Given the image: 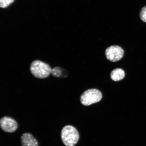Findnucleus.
Segmentation results:
<instances>
[{
    "label": "nucleus",
    "instance_id": "obj_3",
    "mask_svg": "<svg viewBox=\"0 0 146 146\" xmlns=\"http://www.w3.org/2000/svg\"><path fill=\"white\" fill-rule=\"evenodd\" d=\"M102 96V92L98 89H89L82 94L80 98V101L82 105L90 106L100 101Z\"/></svg>",
    "mask_w": 146,
    "mask_h": 146
},
{
    "label": "nucleus",
    "instance_id": "obj_4",
    "mask_svg": "<svg viewBox=\"0 0 146 146\" xmlns=\"http://www.w3.org/2000/svg\"><path fill=\"white\" fill-rule=\"evenodd\" d=\"M124 54L123 49L118 45L111 46L107 48L105 51L107 59L112 62L119 61L123 57Z\"/></svg>",
    "mask_w": 146,
    "mask_h": 146
},
{
    "label": "nucleus",
    "instance_id": "obj_6",
    "mask_svg": "<svg viewBox=\"0 0 146 146\" xmlns=\"http://www.w3.org/2000/svg\"><path fill=\"white\" fill-rule=\"evenodd\" d=\"M22 146H38L37 140L30 133H24L21 136Z\"/></svg>",
    "mask_w": 146,
    "mask_h": 146
},
{
    "label": "nucleus",
    "instance_id": "obj_10",
    "mask_svg": "<svg viewBox=\"0 0 146 146\" xmlns=\"http://www.w3.org/2000/svg\"><path fill=\"white\" fill-rule=\"evenodd\" d=\"M140 17L142 21L146 23V6L143 7L140 11Z\"/></svg>",
    "mask_w": 146,
    "mask_h": 146
},
{
    "label": "nucleus",
    "instance_id": "obj_8",
    "mask_svg": "<svg viewBox=\"0 0 146 146\" xmlns=\"http://www.w3.org/2000/svg\"><path fill=\"white\" fill-rule=\"evenodd\" d=\"M51 73L54 77L61 78L66 77L68 74L66 70L59 67H56L52 69Z\"/></svg>",
    "mask_w": 146,
    "mask_h": 146
},
{
    "label": "nucleus",
    "instance_id": "obj_2",
    "mask_svg": "<svg viewBox=\"0 0 146 146\" xmlns=\"http://www.w3.org/2000/svg\"><path fill=\"white\" fill-rule=\"evenodd\" d=\"M52 69L50 65L36 60L31 64L30 71L35 77L39 78H47L50 75Z\"/></svg>",
    "mask_w": 146,
    "mask_h": 146
},
{
    "label": "nucleus",
    "instance_id": "obj_7",
    "mask_svg": "<svg viewBox=\"0 0 146 146\" xmlns=\"http://www.w3.org/2000/svg\"><path fill=\"white\" fill-rule=\"evenodd\" d=\"M125 75L124 71L121 68L114 69L111 72L110 76L111 79L114 81H118L123 80Z\"/></svg>",
    "mask_w": 146,
    "mask_h": 146
},
{
    "label": "nucleus",
    "instance_id": "obj_1",
    "mask_svg": "<svg viewBox=\"0 0 146 146\" xmlns=\"http://www.w3.org/2000/svg\"><path fill=\"white\" fill-rule=\"evenodd\" d=\"M61 136L62 141L66 146H74L79 139V134L76 128L72 126H66L62 129Z\"/></svg>",
    "mask_w": 146,
    "mask_h": 146
},
{
    "label": "nucleus",
    "instance_id": "obj_5",
    "mask_svg": "<svg viewBox=\"0 0 146 146\" xmlns=\"http://www.w3.org/2000/svg\"><path fill=\"white\" fill-rule=\"evenodd\" d=\"M0 127L5 132L12 133L17 130L18 124L13 118L4 116L0 119Z\"/></svg>",
    "mask_w": 146,
    "mask_h": 146
},
{
    "label": "nucleus",
    "instance_id": "obj_9",
    "mask_svg": "<svg viewBox=\"0 0 146 146\" xmlns=\"http://www.w3.org/2000/svg\"><path fill=\"white\" fill-rule=\"evenodd\" d=\"M14 0H0V7L5 8L13 2Z\"/></svg>",
    "mask_w": 146,
    "mask_h": 146
}]
</instances>
